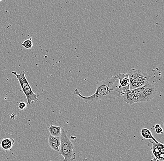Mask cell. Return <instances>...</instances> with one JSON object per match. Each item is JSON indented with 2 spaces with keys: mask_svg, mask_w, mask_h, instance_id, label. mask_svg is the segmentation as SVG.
I'll list each match as a JSON object with an SVG mask.
<instances>
[{
  "mask_svg": "<svg viewBox=\"0 0 164 161\" xmlns=\"http://www.w3.org/2000/svg\"><path fill=\"white\" fill-rule=\"evenodd\" d=\"M75 95L79 96L84 102L87 104H91L98 101H102L108 99L115 98L122 96L123 92L119 89L118 81L116 76L106 80L98 82L97 88L94 93L92 95L85 96L82 95L78 89H76L74 92Z\"/></svg>",
  "mask_w": 164,
  "mask_h": 161,
  "instance_id": "6da1fadb",
  "label": "cell"
},
{
  "mask_svg": "<svg viewBox=\"0 0 164 161\" xmlns=\"http://www.w3.org/2000/svg\"><path fill=\"white\" fill-rule=\"evenodd\" d=\"M60 141L59 153L64 158V161H72L76 159V155L73 153L74 144L68 137L67 132L62 128Z\"/></svg>",
  "mask_w": 164,
  "mask_h": 161,
  "instance_id": "7a4b0ae2",
  "label": "cell"
},
{
  "mask_svg": "<svg viewBox=\"0 0 164 161\" xmlns=\"http://www.w3.org/2000/svg\"><path fill=\"white\" fill-rule=\"evenodd\" d=\"M12 74L15 75L18 80L21 87V90L24 94L27 99V105H30L34 102H37L39 100L38 97L39 95L35 94L33 91L31 87L26 78L25 71H22L19 74H17L16 72L13 71H12Z\"/></svg>",
  "mask_w": 164,
  "mask_h": 161,
  "instance_id": "3957f363",
  "label": "cell"
},
{
  "mask_svg": "<svg viewBox=\"0 0 164 161\" xmlns=\"http://www.w3.org/2000/svg\"><path fill=\"white\" fill-rule=\"evenodd\" d=\"M128 75L130 79V90L142 87L149 83L150 77L144 71L132 68L128 72Z\"/></svg>",
  "mask_w": 164,
  "mask_h": 161,
  "instance_id": "277c9868",
  "label": "cell"
},
{
  "mask_svg": "<svg viewBox=\"0 0 164 161\" xmlns=\"http://www.w3.org/2000/svg\"><path fill=\"white\" fill-rule=\"evenodd\" d=\"M149 144L151 145V151L154 157L160 161H164V146L162 143H156L150 141Z\"/></svg>",
  "mask_w": 164,
  "mask_h": 161,
  "instance_id": "5b68a950",
  "label": "cell"
},
{
  "mask_svg": "<svg viewBox=\"0 0 164 161\" xmlns=\"http://www.w3.org/2000/svg\"><path fill=\"white\" fill-rule=\"evenodd\" d=\"M118 81L119 89L122 92L126 89H129L130 79L128 74L119 73L116 75Z\"/></svg>",
  "mask_w": 164,
  "mask_h": 161,
  "instance_id": "8992f818",
  "label": "cell"
},
{
  "mask_svg": "<svg viewBox=\"0 0 164 161\" xmlns=\"http://www.w3.org/2000/svg\"><path fill=\"white\" fill-rule=\"evenodd\" d=\"M143 91L147 95L148 102L154 99L157 92V89L154 85L148 84H147L146 88L144 89Z\"/></svg>",
  "mask_w": 164,
  "mask_h": 161,
  "instance_id": "52a82bcc",
  "label": "cell"
},
{
  "mask_svg": "<svg viewBox=\"0 0 164 161\" xmlns=\"http://www.w3.org/2000/svg\"><path fill=\"white\" fill-rule=\"evenodd\" d=\"M15 140L12 137L4 138L0 141V146L5 151L8 152L11 150L12 148L15 144Z\"/></svg>",
  "mask_w": 164,
  "mask_h": 161,
  "instance_id": "ba28073f",
  "label": "cell"
},
{
  "mask_svg": "<svg viewBox=\"0 0 164 161\" xmlns=\"http://www.w3.org/2000/svg\"><path fill=\"white\" fill-rule=\"evenodd\" d=\"M49 145L54 151L59 152L60 146V137H54L50 135L48 137Z\"/></svg>",
  "mask_w": 164,
  "mask_h": 161,
  "instance_id": "9c48e42d",
  "label": "cell"
},
{
  "mask_svg": "<svg viewBox=\"0 0 164 161\" xmlns=\"http://www.w3.org/2000/svg\"><path fill=\"white\" fill-rule=\"evenodd\" d=\"M123 100L128 105H132L134 103H136V98L132 93V91L130 89H126L123 91Z\"/></svg>",
  "mask_w": 164,
  "mask_h": 161,
  "instance_id": "30bf717a",
  "label": "cell"
},
{
  "mask_svg": "<svg viewBox=\"0 0 164 161\" xmlns=\"http://www.w3.org/2000/svg\"><path fill=\"white\" fill-rule=\"evenodd\" d=\"M61 129H62V126H55L53 125H50V126L48 128L50 135L54 137H60Z\"/></svg>",
  "mask_w": 164,
  "mask_h": 161,
  "instance_id": "8fae6325",
  "label": "cell"
},
{
  "mask_svg": "<svg viewBox=\"0 0 164 161\" xmlns=\"http://www.w3.org/2000/svg\"><path fill=\"white\" fill-rule=\"evenodd\" d=\"M140 134L143 138L147 139L152 140L154 143H158V141L156 140L151 133V131L147 128H142L140 131Z\"/></svg>",
  "mask_w": 164,
  "mask_h": 161,
  "instance_id": "7c38bea8",
  "label": "cell"
},
{
  "mask_svg": "<svg viewBox=\"0 0 164 161\" xmlns=\"http://www.w3.org/2000/svg\"><path fill=\"white\" fill-rule=\"evenodd\" d=\"M147 84L144 86H142V87H139L137 88L134 89H131V91H132V93L133 94V95L135 96L136 98H137L138 96L140 95V94L142 93V91H143L144 89L146 88L147 86Z\"/></svg>",
  "mask_w": 164,
  "mask_h": 161,
  "instance_id": "4fadbf2b",
  "label": "cell"
},
{
  "mask_svg": "<svg viewBox=\"0 0 164 161\" xmlns=\"http://www.w3.org/2000/svg\"><path fill=\"white\" fill-rule=\"evenodd\" d=\"M32 39V38H30V39L26 40L22 43V46L24 48L28 49H32L33 45Z\"/></svg>",
  "mask_w": 164,
  "mask_h": 161,
  "instance_id": "5bb4252c",
  "label": "cell"
},
{
  "mask_svg": "<svg viewBox=\"0 0 164 161\" xmlns=\"http://www.w3.org/2000/svg\"><path fill=\"white\" fill-rule=\"evenodd\" d=\"M27 103L22 102L19 103L18 107L20 110H23L27 108Z\"/></svg>",
  "mask_w": 164,
  "mask_h": 161,
  "instance_id": "9a60e30c",
  "label": "cell"
},
{
  "mask_svg": "<svg viewBox=\"0 0 164 161\" xmlns=\"http://www.w3.org/2000/svg\"><path fill=\"white\" fill-rule=\"evenodd\" d=\"M155 131L156 133L158 134H161L163 133V130L162 128L160 127L157 129H155Z\"/></svg>",
  "mask_w": 164,
  "mask_h": 161,
  "instance_id": "2e32d148",
  "label": "cell"
},
{
  "mask_svg": "<svg viewBox=\"0 0 164 161\" xmlns=\"http://www.w3.org/2000/svg\"><path fill=\"white\" fill-rule=\"evenodd\" d=\"M16 114L13 113L12 114L11 116L10 117L11 119H15L16 117Z\"/></svg>",
  "mask_w": 164,
  "mask_h": 161,
  "instance_id": "e0dca14e",
  "label": "cell"
},
{
  "mask_svg": "<svg viewBox=\"0 0 164 161\" xmlns=\"http://www.w3.org/2000/svg\"><path fill=\"white\" fill-rule=\"evenodd\" d=\"M161 127V125H160L159 124H157L154 126V128L155 129H157L158 128L160 127Z\"/></svg>",
  "mask_w": 164,
  "mask_h": 161,
  "instance_id": "ac0fdd59",
  "label": "cell"
},
{
  "mask_svg": "<svg viewBox=\"0 0 164 161\" xmlns=\"http://www.w3.org/2000/svg\"><path fill=\"white\" fill-rule=\"evenodd\" d=\"M151 161H159V160H158V159L157 158H154V159H152V160H151Z\"/></svg>",
  "mask_w": 164,
  "mask_h": 161,
  "instance_id": "d6986e66",
  "label": "cell"
},
{
  "mask_svg": "<svg viewBox=\"0 0 164 161\" xmlns=\"http://www.w3.org/2000/svg\"><path fill=\"white\" fill-rule=\"evenodd\" d=\"M89 161V160L88 159H87V158H84V159H83V160H81V161Z\"/></svg>",
  "mask_w": 164,
  "mask_h": 161,
  "instance_id": "ffe728a7",
  "label": "cell"
},
{
  "mask_svg": "<svg viewBox=\"0 0 164 161\" xmlns=\"http://www.w3.org/2000/svg\"><path fill=\"white\" fill-rule=\"evenodd\" d=\"M3 1V0H0V1Z\"/></svg>",
  "mask_w": 164,
  "mask_h": 161,
  "instance_id": "44dd1931",
  "label": "cell"
},
{
  "mask_svg": "<svg viewBox=\"0 0 164 161\" xmlns=\"http://www.w3.org/2000/svg\"></svg>",
  "mask_w": 164,
  "mask_h": 161,
  "instance_id": "7402d4cb",
  "label": "cell"
}]
</instances>
